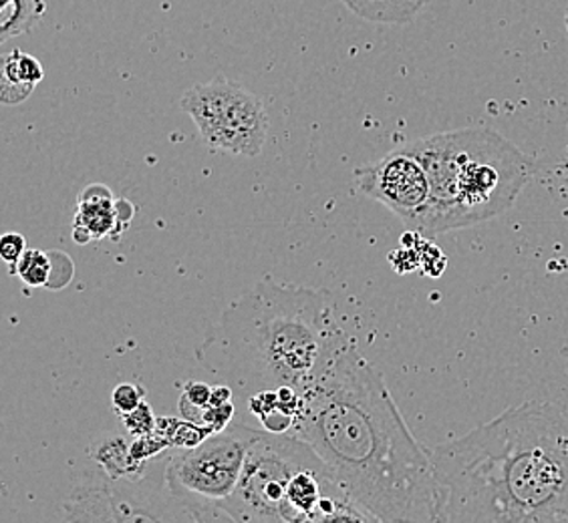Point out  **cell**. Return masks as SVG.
I'll return each mask as SVG.
<instances>
[{"instance_id": "obj_4", "label": "cell", "mask_w": 568, "mask_h": 523, "mask_svg": "<svg viewBox=\"0 0 568 523\" xmlns=\"http://www.w3.org/2000/svg\"><path fill=\"white\" fill-rule=\"evenodd\" d=\"M426 170L429 199L417 234L437 236L498 218L516 204L535 160L498 131L474 125L404 145Z\"/></svg>"}, {"instance_id": "obj_11", "label": "cell", "mask_w": 568, "mask_h": 523, "mask_svg": "<svg viewBox=\"0 0 568 523\" xmlns=\"http://www.w3.org/2000/svg\"><path fill=\"white\" fill-rule=\"evenodd\" d=\"M44 79L43 65L33 55L14 49L2 57L0 63V101L4 105H19L31 98L34 88Z\"/></svg>"}, {"instance_id": "obj_17", "label": "cell", "mask_w": 568, "mask_h": 523, "mask_svg": "<svg viewBox=\"0 0 568 523\" xmlns=\"http://www.w3.org/2000/svg\"><path fill=\"white\" fill-rule=\"evenodd\" d=\"M121 419H123V425L128 427V431L133 437L152 435V433L158 431V419L153 414L152 407L145 403V401L135 411L121 417Z\"/></svg>"}, {"instance_id": "obj_14", "label": "cell", "mask_w": 568, "mask_h": 523, "mask_svg": "<svg viewBox=\"0 0 568 523\" xmlns=\"http://www.w3.org/2000/svg\"><path fill=\"white\" fill-rule=\"evenodd\" d=\"M44 11V0H0V41L33 31Z\"/></svg>"}, {"instance_id": "obj_5", "label": "cell", "mask_w": 568, "mask_h": 523, "mask_svg": "<svg viewBox=\"0 0 568 523\" xmlns=\"http://www.w3.org/2000/svg\"><path fill=\"white\" fill-rule=\"evenodd\" d=\"M261 433L258 427L236 423L165 459V483L190 522H229L222 503L236 490L246 453Z\"/></svg>"}, {"instance_id": "obj_16", "label": "cell", "mask_w": 568, "mask_h": 523, "mask_svg": "<svg viewBox=\"0 0 568 523\" xmlns=\"http://www.w3.org/2000/svg\"><path fill=\"white\" fill-rule=\"evenodd\" d=\"M143 401H145V389L138 382H121L111 392V407L120 417L132 413Z\"/></svg>"}, {"instance_id": "obj_8", "label": "cell", "mask_w": 568, "mask_h": 523, "mask_svg": "<svg viewBox=\"0 0 568 523\" xmlns=\"http://www.w3.org/2000/svg\"><path fill=\"white\" fill-rule=\"evenodd\" d=\"M67 522H190L186 510L158 480H110L98 468V480L81 481L65 502Z\"/></svg>"}, {"instance_id": "obj_19", "label": "cell", "mask_w": 568, "mask_h": 523, "mask_svg": "<svg viewBox=\"0 0 568 523\" xmlns=\"http://www.w3.org/2000/svg\"><path fill=\"white\" fill-rule=\"evenodd\" d=\"M232 419H234V404L232 403L220 404V407L209 404L204 409V425L212 427L214 431L226 429Z\"/></svg>"}, {"instance_id": "obj_6", "label": "cell", "mask_w": 568, "mask_h": 523, "mask_svg": "<svg viewBox=\"0 0 568 523\" xmlns=\"http://www.w3.org/2000/svg\"><path fill=\"white\" fill-rule=\"evenodd\" d=\"M317 458L301 437L263 431L252 443L242 468L241 480L222 512L229 522H284V503L296 471Z\"/></svg>"}, {"instance_id": "obj_1", "label": "cell", "mask_w": 568, "mask_h": 523, "mask_svg": "<svg viewBox=\"0 0 568 523\" xmlns=\"http://www.w3.org/2000/svg\"><path fill=\"white\" fill-rule=\"evenodd\" d=\"M293 435L315 449L369 522H437L432 449L412 435L353 342L306 387Z\"/></svg>"}, {"instance_id": "obj_15", "label": "cell", "mask_w": 568, "mask_h": 523, "mask_svg": "<svg viewBox=\"0 0 568 523\" xmlns=\"http://www.w3.org/2000/svg\"><path fill=\"white\" fill-rule=\"evenodd\" d=\"M51 260L53 258L49 254H44L43 250H29L27 248V252L21 256V260L12 264L17 268H12L11 273L19 274L22 283L29 284L33 288L47 286L49 278H51V270H53V262Z\"/></svg>"}, {"instance_id": "obj_3", "label": "cell", "mask_w": 568, "mask_h": 523, "mask_svg": "<svg viewBox=\"0 0 568 523\" xmlns=\"http://www.w3.org/2000/svg\"><path fill=\"white\" fill-rule=\"evenodd\" d=\"M347 342L328 290L258 283L220 315L194 357L248 401L283 387L305 392Z\"/></svg>"}, {"instance_id": "obj_12", "label": "cell", "mask_w": 568, "mask_h": 523, "mask_svg": "<svg viewBox=\"0 0 568 523\" xmlns=\"http://www.w3.org/2000/svg\"><path fill=\"white\" fill-rule=\"evenodd\" d=\"M89 458L110 480H142L145 465L132 455V441L120 433H105L93 439Z\"/></svg>"}, {"instance_id": "obj_2", "label": "cell", "mask_w": 568, "mask_h": 523, "mask_svg": "<svg viewBox=\"0 0 568 523\" xmlns=\"http://www.w3.org/2000/svg\"><path fill=\"white\" fill-rule=\"evenodd\" d=\"M437 522L568 523V409L528 401L432 449Z\"/></svg>"}, {"instance_id": "obj_9", "label": "cell", "mask_w": 568, "mask_h": 523, "mask_svg": "<svg viewBox=\"0 0 568 523\" xmlns=\"http://www.w3.org/2000/svg\"><path fill=\"white\" fill-rule=\"evenodd\" d=\"M353 180L363 196L389 207L407 228L417 232L429 199V180L412 153L404 147L387 153L379 162L355 170Z\"/></svg>"}, {"instance_id": "obj_18", "label": "cell", "mask_w": 568, "mask_h": 523, "mask_svg": "<svg viewBox=\"0 0 568 523\" xmlns=\"http://www.w3.org/2000/svg\"><path fill=\"white\" fill-rule=\"evenodd\" d=\"M27 252V242L24 236L17 234V232H9L2 236L0 240V258L7 264H17L21 260L22 254Z\"/></svg>"}, {"instance_id": "obj_10", "label": "cell", "mask_w": 568, "mask_h": 523, "mask_svg": "<svg viewBox=\"0 0 568 523\" xmlns=\"http://www.w3.org/2000/svg\"><path fill=\"white\" fill-rule=\"evenodd\" d=\"M120 219L118 206L113 204V194L105 186H89L79 194L73 240L77 244L105 238L115 229Z\"/></svg>"}, {"instance_id": "obj_7", "label": "cell", "mask_w": 568, "mask_h": 523, "mask_svg": "<svg viewBox=\"0 0 568 523\" xmlns=\"http://www.w3.org/2000/svg\"><path fill=\"white\" fill-rule=\"evenodd\" d=\"M182 110L196 123L212 152L256 157L268 137L263 99L229 79L187 89Z\"/></svg>"}, {"instance_id": "obj_13", "label": "cell", "mask_w": 568, "mask_h": 523, "mask_svg": "<svg viewBox=\"0 0 568 523\" xmlns=\"http://www.w3.org/2000/svg\"><path fill=\"white\" fill-rule=\"evenodd\" d=\"M361 19L387 24L409 22L427 0H343Z\"/></svg>"}, {"instance_id": "obj_20", "label": "cell", "mask_w": 568, "mask_h": 523, "mask_svg": "<svg viewBox=\"0 0 568 523\" xmlns=\"http://www.w3.org/2000/svg\"><path fill=\"white\" fill-rule=\"evenodd\" d=\"M558 175H560V186L565 189V194H568V162L558 167Z\"/></svg>"}]
</instances>
